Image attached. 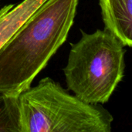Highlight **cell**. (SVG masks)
Wrapping results in <instances>:
<instances>
[{
	"instance_id": "obj_6",
	"label": "cell",
	"mask_w": 132,
	"mask_h": 132,
	"mask_svg": "<svg viewBox=\"0 0 132 132\" xmlns=\"http://www.w3.org/2000/svg\"><path fill=\"white\" fill-rule=\"evenodd\" d=\"M0 132H21L17 97L0 93Z\"/></svg>"
},
{
	"instance_id": "obj_1",
	"label": "cell",
	"mask_w": 132,
	"mask_h": 132,
	"mask_svg": "<svg viewBox=\"0 0 132 132\" xmlns=\"http://www.w3.org/2000/svg\"><path fill=\"white\" fill-rule=\"evenodd\" d=\"M78 0H46L0 49V93L17 97L66 41Z\"/></svg>"
},
{
	"instance_id": "obj_2",
	"label": "cell",
	"mask_w": 132,
	"mask_h": 132,
	"mask_svg": "<svg viewBox=\"0 0 132 132\" xmlns=\"http://www.w3.org/2000/svg\"><path fill=\"white\" fill-rule=\"evenodd\" d=\"M21 132H111L114 118L101 104L68 94L50 77L17 96Z\"/></svg>"
},
{
	"instance_id": "obj_4",
	"label": "cell",
	"mask_w": 132,
	"mask_h": 132,
	"mask_svg": "<svg viewBox=\"0 0 132 132\" xmlns=\"http://www.w3.org/2000/svg\"><path fill=\"white\" fill-rule=\"evenodd\" d=\"M104 29L124 46H132L131 0H99Z\"/></svg>"
},
{
	"instance_id": "obj_5",
	"label": "cell",
	"mask_w": 132,
	"mask_h": 132,
	"mask_svg": "<svg viewBox=\"0 0 132 132\" xmlns=\"http://www.w3.org/2000/svg\"><path fill=\"white\" fill-rule=\"evenodd\" d=\"M45 1L23 0L0 9V49Z\"/></svg>"
},
{
	"instance_id": "obj_3",
	"label": "cell",
	"mask_w": 132,
	"mask_h": 132,
	"mask_svg": "<svg viewBox=\"0 0 132 132\" xmlns=\"http://www.w3.org/2000/svg\"><path fill=\"white\" fill-rule=\"evenodd\" d=\"M125 55L122 43L107 30L82 31L63 69L67 88L86 103H107L124 77Z\"/></svg>"
}]
</instances>
